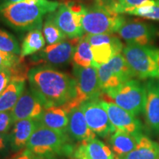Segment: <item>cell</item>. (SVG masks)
<instances>
[{
  "label": "cell",
  "mask_w": 159,
  "mask_h": 159,
  "mask_svg": "<svg viewBox=\"0 0 159 159\" xmlns=\"http://www.w3.org/2000/svg\"><path fill=\"white\" fill-rule=\"evenodd\" d=\"M83 13L71 11L65 3L60 4L56 11L54 12L55 23L67 39L80 38L84 35L82 27Z\"/></svg>",
  "instance_id": "9a60e30c"
},
{
  "label": "cell",
  "mask_w": 159,
  "mask_h": 159,
  "mask_svg": "<svg viewBox=\"0 0 159 159\" xmlns=\"http://www.w3.org/2000/svg\"><path fill=\"white\" fill-rule=\"evenodd\" d=\"M144 119L148 129L152 134H159V80L149 79L144 83Z\"/></svg>",
  "instance_id": "5bb4252c"
},
{
  "label": "cell",
  "mask_w": 159,
  "mask_h": 159,
  "mask_svg": "<svg viewBox=\"0 0 159 159\" xmlns=\"http://www.w3.org/2000/svg\"><path fill=\"white\" fill-rule=\"evenodd\" d=\"M38 127L39 122L35 119H21L15 122L9 134L10 147L12 150L18 152L27 147L30 139Z\"/></svg>",
  "instance_id": "ac0fdd59"
},
{
  "label": "cell",
  "mask_w": 159,
  "mask_h": 159,
  "mask_svg": "<svg viewBox=\"0 0 159 159\" xmlns=\"http://www.w3.org/2000/svg\"><path fill=\"white\" fill-rule=\"evenodd\" d=\"M43 33L46 42L48 45L61 42L67 39L64 33L60 30L54 19V12L47 14L43 27Z\"/></svg>",
  "instance_id": "4316f807"
},
{
  "label": "cell",
  "mask_w": 159,
  "mask_h": 159,
  "mask_svg": "<svg viewBox=\"0 0 159 159\" xmlns=\"http://www.w3.org/2000/svg\"><path fill=\"white\" fill-rule=\"evenodd\" d=\"M100 103L106 110L111 124L116 130L128 133L136 136L143 134L142 123L134 115L112 102L100 101Z\"/></svg>",
  "instance_id": "4fadbf2b"
},
{
  "label": "cell",
  "mask_w": 159,
  "mask_h": 159,
  "mask_svg": "<svg viewBox=\"0 0 159 159\" xmlns=\"http://www.w3.org/2000/svg\"><path fill=\"white\" fill-rule=\"evenodd\" d=\"M60 3L41 0L37 3L26 2L0 4V20L18 31L41 29L43 16L55 12Z\"/></svg>",
  "instance_id": "7a4b0ae2"
},
{
  "label": "cell",
  "mask_w": 159,
  "mask_h": 159,
  "mask_svg": "<svg viewBox=\"0 0 159 159\" xmlns=\"http://www.w3.org/2000/svg\"><path fill=\"white\" fill-rule=\"evenodd\" d=\"M139 136L116 130L111 134L109 139L113 152L116 155L117 158L124 156L136 148Z\"/></svg>",
  "instance_id": "603a6c76"
},
{
  "label": "cell",
  "mask_w": 159,
  "mask_h": 159,
  "mask_svg": "<svg viewBox=\"0 0 159 159\" xmlns=\"http://www.w3.org/2000/svg\"><path fill=\"white\" fill-rule=\"evenodd\" d=\"M20 58L18 55L5 52L0 50V70L3 69H14L19 64Z\"/></svg>",
  "instance_id": "f1b7e54d"
},
{
  "label": "cell",
  "mask_w": 159,
  "mask_h": 159,
  "mask_svg": "<svg viewBox=\"0 0 159 159\" xmlns=\"http://www.w3.org/2000/svg\"><path fill=\"white\" fill-rule=\"evenodd\" d=\"M80 38L66 39L61 42L47 46L39 52L35 59L53 66L67 64L72 60L75 47Z\"/></svg>",
  "instance_id": "7c38bea8"
},
{
  "label": "cell",
  "mask_w": 159,
  "mask_h": 159,
  "mask_svg": "<svg viewBox=\"0 0 159 159\" xmlns=\"http://www.w3.org/2000/svg\"><path fill=\"white\" fill-rule=\"evenodd\" d=\"M74 159H115L110 148L97 139L81 142L75 148Z\"/></svg>",
  "instance_id": "e0dca14e"
},
{
  "label": "cell",
  "mask_w": 159,
  "mask_h": 159,
  "mask_svg": "<svg viewBox=\"0 0 159 159\" xmlns=\"http://www.w3.org/2000/svg\"><path fill=\"white\" fill-rule=\"evenodd\" d=\"M158 48L152 46L127 44L122 54L134 77L140 80L158 79L157 53Z\"/></svg>",
  "instance_id": "5b68a950"
},
{
  "label": "cell",
  "mask_w": 159,
  "mask_h": 159,
  "mask_svg": "<svg viewBox=\"0 0 159 159\" xmlns=\"http://www.w3.org/2000/svg\"><path fill=\"white\" fill-rule=\"evenodd\" d=\"M149 1H159V0H117V3L114 5V10L121 14L122 10L138 7L143 3Z\"/></svg>",
  "instance_id": "f546056e"
},
{
  "label": "cell",
  "mask_w": 159,
  "mask_h": 159,
  "mask_svg": "<svg viewBox=\"0 0 159 159\" xmlns=\"http://www.w3.org/2000/svg\"><path fill=\"white\" fill-rule=\"evenodd\" d=\"M0 50L16 55H19L21 53V48L16 39L11 33L1 29H0Z\"/></svg>",
  "instance_id": "83f0119b"
},
{
  "label": "cell",
  "mask_w": 159,
  "mask_h": 159,
  "mask_svg": "<svg viewBox=\"0 0 159 159\" xmlns=\"http://www.w3.org/2000/svg\"><path fill=\"white\" fill-rule=\"evenodd\" d=\"M117 159H159V144L142 134L134 150Z\"/></svg>",
  "instance_id": "7402d4cb"
},
{
  "label": "cell",
  "mask_w": 159,
  "mask_h": 159,
  "mask_svg": "<svg viewBox=\"0 0 159 159\" xmlns=\"http://www.w3.org/2000/svg\"><path fill=\"white\" fill-rule=\"evenodd\" d=\"M9 146V135L0 133V153L6 152Z\"/></svg>",
  "instance_id": "836d02e7"
},
{
  "label": "cell",
  "mask_w": 159,
  "mask_h": 159,
  "mask_svg": "<svg viewBox=\"0 0 159 159\" xmlns=\"http://www.w3.org/2000/svg\"><path fill=\"white\" fill-rule=\"evenodd\" d=\"M13 124L14 121L11 111H0V133L7 134Z\"/></svg>",
  "instance_id": "4dcf8cb0"
},
{
  "label": "cell",
  "mask_w": 159,
  "mask_h": 159,
  "mask_svg": "<svg viewBox=\"0 0 159 159\" xmlns=\"http://www.w3.org/2000/svg\"><path fill=\"white\" fill-rule=\"evenodd\" d=\"M91 44L94 67L98 68L105 64L115 55L123 50V43L120 39L113 34L86 35Z\"/></svg>",
  "instance_id": "30bf717a"
},
{
  "label": "cell",
  "mask_w": 159,
  "mask_h": 159,
  "mask_svg": "<svg viewBox=\"0 0 159 159\" xmlns=\"http://www.w3.org/2000/svg\"><path fill=\"white\" fill-rule=\"evenodd\" d=\"M44 109L42 103L32 92L30 89H25L11 111L15 122L16 121L27 119L37 120Z\"/></svg>",
  "instance_id": "2e32d148"
},
{
  "label": "cell",
  "mask_w": 159,
  "mask_h": 159,
  "mask_svg": "<svg viewBox=\"0 0 159 159\" xmlns=\"http://www.w3.org/2000/svg\"><path fill=\"white\" fill-rule=\"evenodd\" d=\"M26 148L45 159H61L73 158L76 146L72 144V139L66 133L39 125Z\"/></svg>",
  "instance_id": "3957f363"
},
{
  "label": "cell",
  "mask_w": 159,
  "mask_h": 159,
  "mask_svg": "<svg viewBox=\"0 0 159 159\" xmlns=\"http://www.w3.org/2000/svg\"><path fill=\"white\" fill-rule=\"evenodd\" d=\"M68 117L67 134L72 140L83 142L96 138V134L89 127L84 114L80 107L69 111Z\"/></svg>",
  "instance_id": "d6986e66"
},
{
  "label": "cell",
  "mask_w": 159,
  "mask_h": 159,
  "mask_svg": "<svg viewBox=\"0 0 159 159\" xmlns=\"http://www.w3.org/2000/svg\"><path fill=\"white\" fill-rule=\"evenodd\" d=\"M30 89L44 108L63 106L75 98L77 83L75 77L49 66H39L27 74Z\"/></svg>",
  "instance_id": "6da1fadb"
},
{
  "label": "cell",
  "mask_w": 159,
  "mask_h": 159,
  "mask_svg": "<svg viewBox=\"0 0 159 159\" xmlns=\"http://www.w3.org/2000/svg\"><path fill=\"white\" fill-rule=\"evenodd\" d=\"M37 121L41 126L67 134L68 114L62 107L53 106L44 109Z\"/></svg>",
  "instance_id": "ffe728a7"
},
{
  "label": "cell",
  "mask_w": 159,
  "mask_h": 159,
  "mask_svg": "<svg viewBox=\"0 0 159 159\" xmlns=\"http://www.w3.org/2000/svg\"><path fill=\"white\" fill-rule=\"evenodd\" d=\"M136 16L144 19L159 21V1H149L138 7L122 10L121 14Z\"/></svg>",
  "instance_id": "484cf974"
},
{
  "label": "cell",
  "mask_w": 159,
  "mask_h": 159,
  "mask_svg": "<svg viewBox=\"0 0 159 159\" xmlns=\"http://www.w3.org/2000/svg\"><path fill=\"white\" fill-rule=\"evenodd\" d=\"M117 3V0H95V4L101 5H106L114 9V5Z\"/></svg>",
  "instance_id": "e575fe53"
},
{
  "label": "cell",
  "mask_w": 159,
  "mask_h": 159,
  "mask_svg": "<svg viewBox=\"0 0 159 159\" xmlns=\"http://www.w3.org/2000/svg\"><path fill=\"white\" fill-rule=\"evenodd\" d=\"M8 159H45L38 155L33 153L28 149H25L19 151V152L13 155V156Z\"/></svg>",
  "instance_id": "d6a6232c"
},
{
  "label": "cell",
  "mask_w": 159,
  "mask_h": 159,
  "mask_svg": "<svg viewBox=\"0 0 159 159\" xmlns=\"http://www.w3.org/2000/svg\"><path fill=\"white\" fill-rule=\"evenodd\" d=\"M72 61L75 65L81 67L94 66L91 44L87 39L86 35H83L80 39L73 54Z\"/></svg>",
  "instance_id": "d4e9b609"
},
{
  "label": "cell",
  "mask_w": 159,
  "mask_h": 159,
  "mask_svg": "<svg viewBox=\"0 0 159 159\" xmlns=\"http://www.w3.org/2000/svg\"><path fill=\"white\" fill-rule=\"evenodd\" d=\"M105 94L114 103L135 116L143 113L145 98L144 85L137 80L131 79L126 81Z\"/></svg>",
  "instance_id": "52a82bcc"
},
{
  "label": "cell",
  "mask_w": 159,
  "mask_h": 159,
  "mask_svg": "<svg viewBox=\"0 0 159 159\" xmlns=\"http://www.w3.org/2000/svg\"><path fill=\"white\" fill-rule=\"evenodd\" d=\"M45 43L46 40L41 29L32 30L23 40L20 57L28 56L41 51L44 47Z\"/></svg>",
  "instance_id": "cb8c5ba5"
},
{
  "label": "cell",
  "mask_w": 159,
  "mask_h": 159,
  "mask_svg": "<svg viewBox=\"0 0 159 159\" xmlns=\"http://www.w3.org/2000/svg\"><path fill=\"white\" fill-rule=\"evenodd\" d=\"M25 77L13 76L11 83L0 95V111H11L25 90Z\"/></svg>",
  "instance_id": "44dd1931"
},
{
  "label": "cell",
  "mask_w": 159,
  "mask_h": 159,
  "mask_svg": "<svg viewBox=\"0 0 159 159\" xmlns=\"http://www.w3.org/2000/svg\"><path fill=\"white\" fill-rule=\"evenodd\" d=\"M13 76V71L12 69H3L0 70V95L11 83Z\"/></svg>",
  "instance_id": "1f68e13d"
},
{
  "label": "cell",
  "mask_w": 159,
  "mask_h": 159,
  "mask_svg": "<svg viewBox=\"0 0 159 159\" xmlns=\"http://www.w3.org/2000/svg\"><path fill=\"white\" fill-rule=\"evenodd\" d=\"M97 75L101 90L105 93L134 77L122 53L115 55L108 63L99 66Z\"/></svg>",
  "instance_id": "ba28073f"
},
{
  "label": "cell",
  "mask_w": 159,
  "mask_h": 159,
  "mask_svg": "<svg viewBox=\"0 0 159 159\" xmlns=\"http://www.w3.org/2000/svg\"><path fill=\"white\" fill-rule=\"evenodd\" d=\"M125 22V18L111 7L94 4L85 7L82 27L87 35L113 34Z\"/></svg>",
  "instance_id": "277c9868"
},
{
  "label": "cell",
  "mask_w": 159,
  "mask_h": 159,
  "mask_svg": "<svg viewBox=\"0 0 159 159\" xmlns=\"http://www.w3.org/2000/svg\"><path fill=\"white\" fill-rule=\"evenodd\" d=\"M80 108L84 114L89 127L96 135L105 138L116 131L100 101H88L83 103Z\"/></svg>",
  "instance_id": "8fae6325"
},
{
  "label": "cell",
  "mask_w": 159,
  "mask_h": 159,
  "mask_svg": "<svg viewBox=\"0 0 159 159\" xmlns=\"http://www.w3.org/2000/svg\"><path fill=\"white\" fill-rule=\"evenodd\" d=\"M156 61H157V68H158V74H159V49L158 50V53H157Z\"/></svg>",
  "instance_id": "8d00e7d4"
},
{
  "label": "cell",
  "mask_w": 159,
  "mask_h": 159,
  "mask_svg": "<svg viewBox=\"0 0 159 159\" xmlns=\"http://www.w3.org/2000/svg\"><path fill=\"white\" fill-rule=\"evenodd\" d=\"M73 74L77 83V94L75 98L61 106L67 114L73 108L80 107L88 101L98 100L102 91L99 85L97 68L93 66L81 67L75 65Z\"/></svg>",
  "instance_id": "8992f818"
},
{
  "label": "cell",
  "mask_w": 159,
  "mask_h": 159,
  "mask_svg": "<svg viewBox=\"0 0 159 159\" xmlns=\"http://www.w3.org/2000/svg\"><path fill=\"white\" fill-rule=\"evenodd\" d=\"M117 33L127 44L152 46L159 39V27L144 21H125Z\"/></svg>",
  "instance_id": "9c48e42d"
},
{
  "label": "cell",
  "mask_w": 159,
  "mask_h": 159,
  "mask_svg": "<svg viewBox=\"0 0 159 159\" xmlns=\"http://www.w3.org/2000/svg\"><path fill=\"white\" fill-rule=\"evenodd\" d=\"M24 0H0V2L7 3V2H22Z\"/></svg>",
  "instance_id": "d590c367"
}]
</instances>
